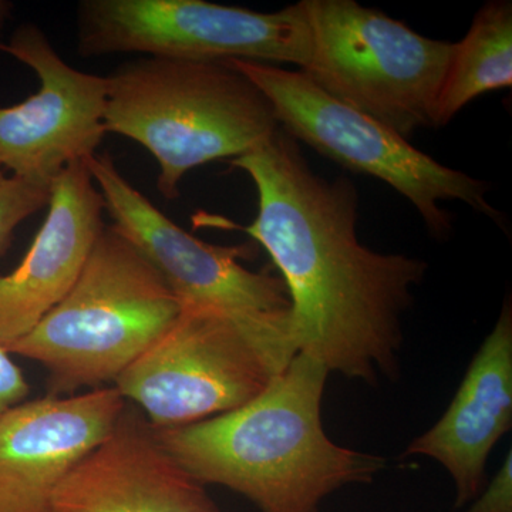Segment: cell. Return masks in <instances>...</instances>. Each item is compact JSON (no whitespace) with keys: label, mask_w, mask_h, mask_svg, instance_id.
Wrapping results in <instances>:
<instances>
[{"label":"cell","mask_w":512,"mask_h":512,"mask_svg":"<svg viewBox=\"0 0 512 512\" xmlns=\"http://www.w3.org/2000/svg\"><path fill=\"white\" fill-rule=\"evenodd\" d=\"M229 163L258 192V215L237 228L262 245L281 272L293 353L372 386L396 380L402 315L426 262L365 247L356 231L355 185L316 174L282 128Z\"/></svg>","instance_id":"cell-1"},{"label":"cell","mask_w":512,"mask_h":512,"mask_svg":"<svg viewBox=\"0 0 512 512\" xmlns=\"http://www.w3.org/2000/svg\"><path fill=\"white\" fill-rule=\"evenodd\" d=\"M329 372L298 353L251 402L211 419L154 429L192 478L244 495L261 512H318L330 494L369 484L386 460L339 446L322 424Z\"/></svg>","instance_id":"cell-2"},{"label":"cell","mask_w":512,"mask_h":512,"mask_svg":"<svg viewBox=\"0 0 512 512\" xmlns=\"http://www.w3.org/2000/svg\"><path fill=\"white\" fill-rule=\"evenodd\" d=\"M106 77L104 130L153 154L168 201L194 168L244 156L281 128L264 93L228 62L141 57Z\"/></svg>","instance_id":"cell-3"},{"label":"cell","mask_w":512,"mask_h":512,"mask_svg":"<svg viewBox=\"0 0 512 512\" xmlns=\"http://www.w3.org/2000/svg\"><path fill=\"white\" fill-rule=\"evenodd\" d=\"M181 309L146 256L104 225L72 289L3 350L45 367L55 396L100 389L151 348Z\"/></svg>","instance_id":"cell-4"},{"label":"cell","mask_w":512,"mask_h":512,"mask_svg":"<svg viewBox=\"0 0 512 512\" xmlns=\"http://www.w3.org/2000/svg\"><path fill=\"white\" fill-rule=\"evenodd\" d=\"M311 59L301 72L330 97L400 137L436 127L437 99L456 43L430 39L353 0H302Z\"/></svg>","instance_id":"cell-5"},{"label":"cell","mask_w":512,"mask_h":512,"mask_svg":"<svg viewBox=\"0 0 512 512\" xmlns=\"http://www.w3.org/2000/svg\"><path fill=\"white\" fill-rule=\"evenodd\" d=\"M295 353L211 306H184L170 329L114 382L154 429L188 426L244 406Z\"/></svg>","instance_id":"cell-6"},{"label":"cell","mask_w":512,"mask_h":512,"mask_svg":"<svg viewBox=\"0 0 512 512\" xmlns=\"http://www.w3.org/2000/svg\"><path fill=\"white\" fill-rule=\"evenodd\" d=\"M228 63L264 93L288 136L348 170L390 185L412 202L434 238L451 234V218L441 201L464 202L500 221V212L487 201L485 181L437 163L379 121L330 97L301 70L252 60Z\"/></svg>","instance_id":"cell-7"},{"label":"cell","mask_w":512,"mask_h":512,"mask_svg":"<svg viewBox=\"0 0 512 512\" xmlns=\"http://www.w3.org/2000/svg\"><path fill=\"white\" fill-rule=\"evenodd\" d=\"M311 45L301 2L274 13L204 0H83L77 6L82 57L141 53L158 59L296 64L302 70Z\"/></svg>","instance_id":"cell-8"},{"label":"cell","mask_w":512,"mask_h":512,"mask_svg":"<svg viewBox=\"0 0 512 512\" xmlns=\"http://www.w3.org/2000/svg\"><path fill=\"white\" fill-rule=\"evenodd\" d=\"M86 164L113 227L146 256L183 308L211 306L259 332L288 340L291 302L281 276L252 272L239 262L251 259L255 248L221 247L192 237L128 183L107 153Z\"/></svg>","instance_id":"cell-9"},{"label":"cell","mask_w":512,"mask_h":512,"mask_svg":"<svg viewBox=\"0 0 512 512\" xmlns=\"http://www.w3.org/2000/svg\"><path fill=\"white\" fill-rule=\"evenodd\" d=\"M6 53L30 67L40 86L22 103L0 107V167L52 185L70 164L96 156L107 134V77L69 66L30 23L13 32Z\"/></svg>","instance_id":"cell-10"},{"label":"cell","mask_w":512,"mask_h":512,"mask_svg":"<svg viewBox=\"0 0 512 512\" xmlns=\"http://www.w3.org/2000/svg\"><path fill=\"white\" fill-rule=\"evenodd\" d=\"M127 407L116 387L22 402L0 416V512H50L53 495Z\"/></svg>","instance_id":"cell-11"},{"label":"cell","mask_w":512,"mask_h":512,"mask_svg":"<svg viewBox=\"0 0 512 512\" xmlns=\"http://www.w3.org/2000/svg\"><path fill=\"white\" fill-rule=\"evenodd\" d=\"M50 512L222 511L127 404L109 436L57 487Z\"/></svg>","instance_id":"cell-12"},{"label":"cell","mask_w":512,"mask_h":512,"mask_svg":"<svg viewBox=\"0 0 512 512\" xmlns=\"http://www.w3.org/2000/svg\"><path fill=\"white\" fill-rule=\"evenodd\" d=\"M49 211L28 254L0 275V348L28 335L79 278L104 228V200L86 161L70 164L52 183Z\"/></svg>","instance_id":"cell-13"},{"label":"cell","mask_w":512,"mask_h":512,"mask_svg":"<svg viewBox=\"0 0 512 512\" xmlns=\"http://www.w3.org/2000/svg\"><path fill=\"white\" fill-rule=\"evenodd\" d=\"M512 426V306L505 299L441 419L414 439L403 457L439 461L456 485V507L483 491L488 456Z\"/></svg>","instance_id":"cell-14"},{"label":"cell","mask_w":512,"mask_h":512,"mask_svg":"<svg viewBox=\"0 0 512 512\" xmlns=\"http://www.w3.org/2000/svg\"><path fill=\"white\" fill-rule=\"evenodd\" d=\"M512 86V3L491 0L474 16L471 28L448 64L437 99L434 124L446 126L477 97Z\"/></svg>","instance_id":"cell-15"},{"label":"cell","mask_w":512,"mask_h":512,"mask_svg":"<svg viewBox=\"0 0 512 512\" xmlns=\"http://www.w3.org/2000/svg\"><path fill=\"white\" fill-rule=\"evenodd\" d=\"M50 190L52 185L8 177L0 167V256L8 249L15 229L49 205Z\"/></svg>","instance_id":"cell-16"},{"label":"cell","mask_w":512,"mask_h":512,"mask_svg":"<svg viewBox=\"0 0 512 512\" xmlns=\"http://www.w3.org/2000/svg\"><path fill=\"white\" fill-rule=\"evenodd\" d=\"M466 512H512V453Z\"/></svg>","instance_id":"cell-17"},{"label":"cell","mask_w":512,"mask_h":512,"mask_svg":"<svg viewBox=\"0 0 512 512\" xmlns=\"http://www.w3.org/2000/svg\"><path fill=\"white\" fill-rule=\"evenodd\" d=\"M28 393L29 384L22 370L10 359L8 352L0 348V416L22 403Z\"/></svg>","instance_id":"cell-18"},{"label":"cell","mask_w":512,"mask_h":512,"mask_svg":"<svg viewBox=\"0 0 512 512\" xmlns=\"http://www.w3.org/2000/svg\"><path fill=\"white\" fill-rule=\"evenodd\" d=\"M10 10H12V3L0 0V29H2L5 20L8 19ZM0 52L6 53V43H3L2 40H0Z\"/></svg>","instance_id":"cell-19"}]
</instances>
